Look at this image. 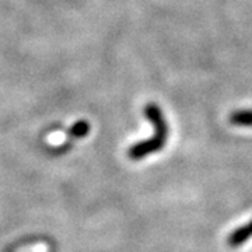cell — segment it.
<instances>
[{
	"label": "cell",
	"instance_id": "6da1fadb",
	"mask_svg": "<svg viewBox=\"0 0 252 252\" xmlns=\"http://www.w3.org/2000/svg\"><path fill=\"white\" fill-rule=\"evenodd\" d=\"M144 115L149 119V122L154 126L156 133H154L153 137L133 144L127 150L129 158H132L135 161L142 160L144 157L161 150L167 143V137H168V125L165 122L164 114L161 112V109L158 108L157 104H147L144 107Z\"/></svg>",
	"mask_w": 252,
	"mask_h": 252
},
{
	"label": "cell",
	"instance_id": "7a4b0ae2",
	"mask_svg": "<svg viewBox=\"0 0 252 252\" xmlns=\"http://www.w3.org/2000/svg\"><path fill=\"white\" fill-rule=\"evenodd\" d=\"M252 238V220L247 224L237 227L231 234L227 237V245L231 248H238Z\"/></svg>",
	"mask_w": 252,
	"mask_h": 252
},
{
	"label": "cell",
	"instance_id": "3957f363",
	"mask_svg": "<svg viewBox=\"0 0 252 252\" xmlns=\"http://www.w3.org/2000/svg\"><path fill=\"white\" fill-rule=\"evenodd\" d=\"M230 122L234 126L252 127V109H240L230 115Z\"/></svg>",
	"mask_w": 252,
	"mask_h": 252
},
{
	"label": "cell",
	"instance_id": "277c9868",
	"mask_svg": "<svg viewBox=\"0 0 252 252\" xmlns=\"http://www.w3.org/2000/svg\"><path fill=\"white\" fill-rule=\"evenodd\" d=\"M89 130H90V125H89L86 121H79V122H76V124L72 126L70 135H72L73 137H84V136L89 133Z\"/></svg>",
	"mask_w": 252,
	"mask_h": 252
}]
</instances>
